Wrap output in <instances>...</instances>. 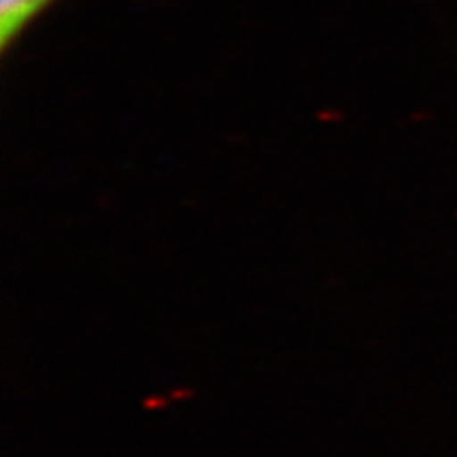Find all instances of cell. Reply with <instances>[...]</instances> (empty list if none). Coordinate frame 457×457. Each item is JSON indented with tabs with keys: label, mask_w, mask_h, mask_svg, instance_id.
Segmentation results:
<instances>
[{
	"label": "cell",
	"mask_w": 457,
	"mask_h": 457,
	"mask_svg": "<svg viewBox=\"0 0 457 457\" xmlns=\"http://www.w3.org/2000/svg\"><path fill=\"white\" fill-rule=\"evenodd\" d=\"M54 0H0V43L7 51L26 26Z\"/></svg>",
	"instance_id": "6da1fadb"
}]
</instances>
